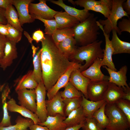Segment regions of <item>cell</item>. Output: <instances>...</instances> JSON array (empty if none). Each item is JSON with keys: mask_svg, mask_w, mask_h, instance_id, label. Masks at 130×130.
<instances>
[{"mask_svg": "<svg viewBox=\"0 0 130 130\" xmlns=\"http://www.w3.org/2000/svg\"><path fill=\"white\" fill-rule=\"evenodd\" d=\"M34 19L39 20L43 22L45 26L44 31L46 35L51 36L55 31L58 29V25L55 19L46 20L36 17Z\"/></svg>", "mask_w": 130, "mask_h": 130, "instance_id": "8d00e7d4", "label": "cell"}, {"mask_svg": "<svg viewBox=\"0 0 130 130\" xmlns=\"http://www.w3.org/2000/svg\"><path fill=\"white\" fill-rule=\"evenodd\" d=\"M73 27L57 29L51 36L52 39L56 45H57L59 43L67 38L74 37Z\"/></svg>", "mask_w": 130, "mask_h": 130, "instance_id": "1f68e13d", "label": "cell"}, {"mask_svg": "<svg viewBox=\"0 0 130 130\" xmlns=\"http://www.w3.org/2000/svg\"><path fill=\"white\" fill-rule=\"evenodd\" d=\"M46 1L45 0H40L38 3L31 2L30 4L29 11L32 18L34 19L35 17H38L44 19H53L54 16L58 12L48 6L46 4Z\"/></svg>", "mask_w": 130, "mask_h": 130, "instance_id": "8992f818", "label": "cell"}, {"mask_svg": "<svg viewBox=\"0 0 130 130\" xmlns=\"http://www.w3.org/2000/svg\"><path fill=\"white\" fill-rule=\"evenodd\" d=\"M103 42L102 40H97L91 43L76 47L69 60L80 64L85 61V64L82 65L79 69L81 72L85 70L96 59L103 58L104 49L101 47Z\"/></svg>", "mask_w": 130, "mask_h": 130, "instance_id": "7a4b0ae2", "label": "cell"}, {"mask_svg": "<svg viewBox=\"0 0 130 130\" xmlns=\"http://www.w3.org/2000/svg\"><path fill=\"white\" fill-rule=\"evenodd\" d=\"M105 113L109 120L106 130H126L130 128L127 117L115 103L107 104Z\"/></svg>", "mask_w": 130, "mask_h": 130, "instance_id": "5b68a950", "label": "cell"}, {"mask_svg": "<svg viewBox=\"0 0 130 130\" xmlns=\"http://www.w3.org/2000/svg\"><path fill=\"white\" fill-rule=\"evenodd\" d=\"M106 101L104 99L94 101L88 100L83 94L81 106L86 118H92L94 113Z\"/></svg>", "mask_w": 130, "mask_h": 130, "instance_id": "cb8c5ba5", "label": "cell"}, {"mask_svg": "<svg viewBox=\"0 0 130 130\" xmlns=\"http://www.w3.org/2000/svg\"><path fill=\"white\" fill-rule=\"evenodd\" d=\"M45 38V35L43 32L40 29L35 31L33 33L32 38L37 43L41 41Z\"/></svg>", "mask_w": 130, "mask_h": 130, "instance_id": "7bdbcfd3", "label": "cell"}, {"mask_svg": "<svg viewBox=\"0 0 130 130\" xmlns=\"http://www.w3.org/2000/svg\"><path fill=\"white\" fill-rule=\"evenodd\" d=\"M46 104L47 116H53L58 114H60L65 116L64 104L59 91L51 99L46 100Z\"/></svg>", "mask_w": 130, "mask_h": 130, "instance_id": "e0dca14e", "label": "cell"}, {"mask_svg": "<svg viewBox=\"0 0 130 130\" xmlns=\"http://www.w3.org/2000/svg\"><path fill=\"white\" fill-rule=\"evenodd\" d=\"M10 89L8 86H6L3 90L1 94V99L3 111V116L0 123V126L5 127L12 125L11 116L8 114L7 109V104L6 99L10 92Z\"/></svg>", "mask_w": 130, "mask_h": 130, "instance_id": "83f0119b", "label": "cell"}, {"mask_svg": "<svg viewBox=\"0 0 130 130\" xmlns=\"http://www.w3.org/2000/svg\"><path fill=\"white\" fill-rule=\"evenodd\" d=\"M85 117L81 106L72 111L64 120L67 128L83 124L85 121Z\"/></svg>", "mask_w": 130, "mask_h": 130, "instance_id": "603a6c76", "label": "cell"}, {"mask_svg": "<svg viewBox=\"0 0 130 130\" xmlns=\"http://www.w3.org/2000/svg\"><path fill=\"white\" fill-rule=\"evenodd\" d=\"M24 34L27 39L29 42L31 44H32V42L33 39L31 38L28 33L24 31Z\"/></svg>", "mask_w": 130, "mask_h": 130, "instance_id": "f5cc1de1", "label": "cell"}, {"mask_svg": "<svg viewBox=\"0 0 130 130\" xmlns=\"http://www.w3.org/2000/svg\"><path fill=\"white\" fill-rule=\"evenodd\" d=\"M7 38L6 36L0 34V60L4 55L5 44Z\"/></svg>", "mask_w": 130, "mask_h": 130, "instance_id": "ee69618b", "label": "cell"}, {"mask_svg": "<svg viewBox=\"0 0 130 130\" xmlns=\"http://www.w3.org/2000/svg\"><path fill=\"white\" fill-rule=\"evenodd\" d=\"M74 2L75 4L84 7L85 10L89 11L94 6L100 3L101 0H77Z\"/></svg>", "mask_w": 130, "mask_h": 130, "instance_id": "ab89813d", "label": "cell"}, {"mask_svg": "<svg viewBox=\"0 0 130 130\" xmlns=\"http://www.w3.org/2000/svg\"><path fill=\"white\" fill-rule=\"evenodd\" d=\"M17 43L7 38L4 55L0 60V67L3 70L10 66L18 57Z\"/></svg>", "mask_w": 130, "mask_h": 130, "instance_id": "8fae6325", "label": "cell"}, {"mask_svg": "<svg viewBox=\"0 0 130 130\" xmlns=\"http://www.w3.org/2000/svg\"><path fill=\"white\" fill-rule=\"evenodd\" d=\"M64 113L66 117L73 111L81 106L82 97L73 98H63Z\"/></svg>", "mask_w": 130, "mask_h": 130, "instance_id": "d590c367", "label": "cell"}, {"mask_svg": "<svg viewBox=\"0 0 130 130\" xmlns=\"http://www.w3.org/2000/svg\"><path fill=\"white\" fill-rule=\"evenodd\" d=\"M9 34L7 38L17 43L20 41L21 38L22 32L13 27L8 23L6 25Z\"/></svg>", "mask_w": 130, "mask_h": 130, "instance_id": "74e56055", "label": "cell"}, {"mask_svg": "<svg viewBox=\"0 0 130 130\" xmlns=\"http://www.w3.org/2000/svg\"><path fill=\"white\" fill-rule=\"evenodd\" d=\"M112 38L110 41L113 50V55L122 53L130 54V43L120 39L115 30H112Z\"/></svg>", "mask_w": 130, "mask_h": 130, "instance_id": "d4e9b609", "label": "cell"}, {"mask_svg": "<svg viewBox=\"0 0 130 130\" xmlns=\"http://www.w3.org/2000/svg\"><path fill=\"white\" fill-rule=\"evenodd\" d=\"M97 18L94 14L91 13L85 20L73 27L76 45L80 46H84L97 40L100 29L97 22Z\"/></svg>", "mask_w": 130, "mask_h": 130, "instance_id": "3957f363", "label": "cell"}, {"mask_svg": "<svg viewBox=\"0 0 130 130\" xmlns=\"http://www.w3.org/2000/svg\"><path fill=\"white\" fill-rule=\"evenodd\" d=\"M16 124L8 126H0V130H28L27 128L32 124H34L31 119L24 118L19 116L17 117Z\"/></svg>", "mask_w": 130, "mask_h": 130, "instance_id": "4dcf8cb0", "label": "cell"}, {"mask_svg": "<svg viewBox=\"0 0 130 130\" xmlns=\"http://www.w3.org/2000/svg\"><path fill=\"white\" fill-rule=\"evenodd\" d=\"M41 51V48L33 57V74L35 80L38 83L42 81V68L40 57Z\"/></svg>", "mask_w": 130, "mask_h": 130, "instance_id": "d6a6232c", "label": "cell"}, {"mask_svg": "<svg viewBox=\"0 0 130 130\" xmlns=\"http://www.w3.org/2000/svg\"><path fill=\"white\" fill-rule=\"evenodd\" d=\"M102 59L98 58L96 59L88 68L81 72L82 74L91 81L108 80L109 76L105 75L101 70Z\"/></svg>", "mask_w": 130, "mask_h": 130, "instance_id": "9a60e30c", "label": "cell"}, {"mask_svg": "<svg viewBox=\"0 0 130 130\" xmlns=\"http://www.w3.org/2000/svg\"><path fill=\"white\" fill-rule=\"evenodd\" d=\"M63 91H60V95L63 98H73L82 97L83 94L77 90L69 81L64 87Z\"/></svg>", "mask_w": 130, "mask_h": 130, "instance_id": "836d02e7", "label": "cell"}, {"mask_svg": "<svg viewBox=\"0 0 130 130\" xmlns=\"http://www.w3.org/2000/svg\"><path fill=\"white\" fill-rule=\"evenodd\" d=\"M84 123L71 127L66 128L64 130H79L83 126Z\"/></svg>", "mask_w": 130, "mask_h": 130, "instance_id": "816d5d0a", "label": "cell"}, {"mask_svg": "<svg viewBox=\"0 0 130 130\" xmlns=\"http://www.w3.org/2000/svg\"><path fill=\"white\" fill-rule=\"evenodd\" d=\"M38 84L35 79L33 70H29L19 79L15 90L16 91L23 89H35Z\"/></svg>", "mask_w": 130, "mask_h": 130, "instance_id": "484cf974", "label": "cell"}, {"mask_svg": "<svg viewBox=\"0 0 130 130\" xmlns=\"http://www.w3.org/2000/svg\"><path fill=\"white\" fill-rule=\"evenodd\" d=\"M32 49V57H33L35 55L37 52V51L39 49V47H35L32 44H31Z\"/></svg>", "mask_w": 130, "mask_h": 130, "instance_id": "db71d44e", "label": "cell"}, {"mask_svg": "<svg viewBox=\"0 0 130 130\" xmlns=\"http://www.w3.org/2000/svg\"><path fill=\"white\" fill-rule=\"evenodd\" d=\"M2 87V86H1L0 84V91H1V90Z\"/></svg>", "mask_w": 130, "mask_h": 130, "instance_id": "11a10c76", "label": "cell"}, {"mask_svg": "<svg viewBox=\"0 0 130 130\" xmlns=\"http://www.w3.org/2000/svg\"><path fill=\"white\" fill-rule=\"evenodd\" d=\"M66 117L60 114L53 116H48L45 122L38 124L46 126L49 130H64L67 128L63 121Z\"/></svg>", "mask_w": 130, "mask_h": 130, "instance_id": "44dd1931", "label": "cell"}, {"mask_svg": "<svg viewBox=\"0 0 130 130\" xmlns=\"http://www.w3.org/2000/svg\"><path fill=\"white\" fill-rule=\"evenodd\" d=\"M50 1L56 4L63 8L65 12L71 16L77 19L80 22H82L86 20L91 15V13L89 11L79 10L74 7L68 6L65 4L62 0H51Z\"/></svg>", "mask_w": 130, "mask_h": 130, "instance_id": "d6986e66", "label": "cell"}, {"mask_svg": "<svg viewBox=\"0 0 130 130\" xmlns=\"http://www.w3.org/2000/svg\"><path fill=\"white\" fill-rule=\"evenodd\" d=\"M35 90L36 94V114L40 123H42L46 121L48 116L46 100V90L43 81L38 83Z\"/></svg>", "mask_w": 130, "mask_h": 130, "instance_id": "52a82bcc", "label": "cell"}, {"mask_svg": "<svg viewBox=\"0 0 130 130\" xmlns=\"http://www.w3.org/2000/svg\"><path fill=\"white\" fill-rule=\"evenodd\" d=\"M32 0H12V5L16 9L19 21L21 26L26 23L33 22L35 20L29 14L28 7Z\"/></svg>", "mask_w": 130, "mask_h": 130, "instance_id": "7c38bea8", "label": "cell"}, {"mask_svg": "<svg viewBox=\"0 0 130 130\" xmlns=\"http://www.w3.org/2000/svg\"><path fill=\"white\" fill-rule=\"evenodd\" d=\"M29 128L30 130H49L46 126H42L38 124H32Z\"/></svg>", "mask_w": 130, "mask_h": 130, "instance_id": "7dc6e473", "label": "cell"}, {"mask_svg": "<svg viewBox=\"0 0 130 130\" xmlns=\"http://www.w3.org/2000/svg\"><path fill=\"white\" fill-rule=\"evenodd\" d=\"M76 45L75 39L72 37L64 39L56 45L61 53L69 59L76 47Z\"/></svg>", "mask_w": 130, "mask_h": 130, "instance_id": "4316f807", "label": "cell"}, {"mask_svg": "<svg viewBox=\"0 0 130 130\" xmlns=\"http://www.w3.org/2000/svg\"><path fill=\"white\" fill-rule=\"evenodd\" d=\"M125 94L122 98L130 101V87L126 88L124 90Z\"/></svg>", "mask_w": 130, "mask_h": 130, "instance_id": "f907efd6", "label": "cell"}, {"mask_svg": "<svg viewBox=\"0 0 130 130\" xmlns=\"http://www.w3.org/2000/svg\"><path fill=\"white\" fill-rule=\"evenodd\" d=\"M20 105L36 114V94L35 89H23L16 91Z\"/></svg>", "mask_w": 130, "mask_h": 130, "instance_id": "ba28073f", "label": "cell"}, {"mask_svg": "<svg viewBox=\"0 0 130 130\" xmlns=\"http://www.w3.org/2000/svg\"><path fill=\"white\" fill-rule=\"evenodd\" d=\"M82 65L80 63L74 62L59 78L55 84L47 91L46 95L48 100H50L69 81L70 75L74 70L79 69Z\"/></svg>", "mask_w": 130, "mask_h": 130, "instance_id": "30bf717a", "label": "cell"}, {"mask_svg": "<svg viewBox=\"0 0 130 130\" xmlns=\"http://www.w3.org/2000/svg\"><path fill=\"white\" fill-rule=\"evenodd\" d=\"M122 4V7L124 10L128 15L130 14V0H127Z\"/></svg>", "mask_w": 130, "mask_h": 130, "instance_id": "681fc988", "label": "cell"}, {"mask_svg": "<svg viewBox=\"0 0 130 130\" xmlns=\"http://www.w3.org/2000/svg\"><path fill=\"white\" fill-rule=\"evenodd\" d=\"M97 23L100 29L103 31L105 40V47L104 50L103 56L102 59L101 66H106L113 71H117L112 60L113 50L111 41L109 39L110 36L105 33L103 29V26L99 23L98 21H97Z\"/></svg>", "mask_w": 130, "mask_h": 130, "instance_id": "2e32d148", "label": "cell"}, {"mask_svg": "<svg viewBox=\"0 0 130 130\" xmlns=\"http://www.w3.org/2000/svg\"><path fill=\"white\" fill-rule=\"evenodd\" d=\"M0 34L8 38L9 34L6 25L0 23Z\"/></svg>", "mask_w": 130, "mask_h": 130, "instance_id": "bcb514c9", "label": "cell"}, {"mask_svg": "<svg viewBox=\"0 0 130 130\" xmlns=\"http://www.w3.org/2000/svg\"><path fill=\"white\" fill-rule=\"evenodd\" d=\"M45 37L41 41L40 57L42 81L48 91L74 62L61 53L51 36L46 35Z\"/></svg>", "mask_w": 130, "mask_h": 130, "instance_id": "6da1fadb", "label": "cell"}, {"mask_svg": "<svg viewBox=\"0 0 130 130\" xmlns=\"http://www.w3.org/2000/svg\"><path fill=\"white\" fill-rule=\"evenodd\" d=\"M115 104L124 113L130 123V101L122 98L117 100Z\"/></svg>", "mask_w": 130, "mask_h": 130, "instance_id": "f35d334b", "label": "cell"}, {"mask_svg": "<svg viewBox=\"0 0 130 130\" xmlns=\"http://www.w3.org/2000/svg\"><path fill=\"white\" fill-rule=\"evenodd\" d=\"M5 10L0 7V23L6 25L7 22L5 15Z\"/></svg>", "mask_w": 130, "mask_h": 130, "instance_id": "f6af8a7d", "label": "cell"}, {"mask_svg": "<svg viewBox=\"0 0 130 130\" xmlns=\"http://www.w3.org/2000/svg\"><path fill=\"white\" fill-rule=\"evenodd\" d=\"M118 27L121 33L123 32H127L130 33V18L127 19L124 18L121 21L119 22Z\"/></svg>", "mask_w": 130, "mask_h": 130, "instance_id": "b9f144b4", "label": "cell"}, {"mask_svg": "<svg viewBox=\"0 0 130 130\" xmlns=\"http://www.w3.org/2000/svg\"><path fill=\"white\" fill-rule=\"evenodd\" d=\"M126 130H129V129H128Z\"/></svg>", "mask_w": 130, "mask_h": 130, "instance_id": "9f6ffc18", "label": "cell"}, {"mask_svg": "<svg viewBox=\"0 0 130 130\" xmlns=\"http://www.w3.org/2000/svg\"><path fill=\"white\" fill-rule=\"evenodd\" d=\"M125 0H112V6L110 13L108 18L105 20L100 19L98 21L103 26L105 33L110 36V32L114 30L119 35L121 33L117 26L118 20L124 16L129 18V15L123 9V3Z\"/></svg>", "mask_w": 130, "mask_h": 130, "instance_id": "277c9868", "label": "cell"}, {"mask_svg": "<svg viewBox=\"0 0 130 130\" xmlns=\"http://www.w3.org/2000/svg\"><path fill=\"white\" fill-rule=\"evenodd\" d=\"M5 15L8 23L22 32L23 31L18 13L12 5H10L6 9Z\"/></svg>", "mask_w": 130, "mask_h": 130, "instance_id": "f1b7e54d", "label": "cell"}, {"mask_svg": "<svg viewBox=\"0 0 130 130\" xmlns=\"http://www.w3.org/2000/svg\"><path fill=\"white\" fill-rule=\"evenodd\" d=\"M7 103L8 110L9 111L18 113L25 118L32 119L35 124H38L40 123L36 114L24 106L18 105L13 98H10Z\"/></svg>", "mask_w": 130, "mask_h": 130, "instance_id": "ac0fdd59", "label": "cell"}, {"mask_svg": "<svg viewBox=\"0 0 130 130\" xmlns=\"http://www.w3.org/2000/svg\"><path fill=\"white\" fill-rule=\"evenodd\" d=\"M107 104L105 102L94 113L92 116L98 126L103 129H106L109 123V119L105 113V108Z\"/></svg>", "mask_w": 130, "mask_h": 130, "instance_id": "f546056e", "label": "cell"}, {"mask_svg": "<svg viewBox=\"0 0 130 130\" xmlns=\"http://www.w3.org/2000/svg\"><path fill=\"white\" fill-rule=\"evenodd\" d=\"M85 130H106L101 129L97 125L96 122L93 118H86L81 128Z\"/></svg>", "mask_w": 130, "mask_h": 130, "instance_id": "60d3db41", "label": "cell"}, {"mask_svg": "<svg viewBox=\"0 0 130 130\" xmlns=\"http://www.w3.org/2000/svg\"><path fill=\"white\" fill-rule=\"evenodd\" d=\"M125 92L123 89L116 84L109 82L108 85L102 98L107 104H112L122 98Z\"/></svg>", "mask_w": 130, "mask_h": 130, "instance_id": "ffe728a7", "label": "cell"}, {"mask_svg": "<svg viewBox=\"0 0 130 130\" xmlns=\"http://www.w3.org/2000/svg\"><path fill=\"white\" fill-rule=\"evenodd\" d=\"M99 4L95 5L90 10L101 13L105 18L109 17L111 11L112 6L111 0H101Z\"/></svg>", "mask_w": 130, "mask_h": 130, "instance_id": "e575fe53", "label": "cell"}, {"mask_svg": "<svg viewBox=\"0 0 130 130\" xmlns=\"http://www.w3.org/2000/svg\"><path fill=\"white\" fill-rule=\"evenodd\" d=\"M54 18L57 24L58 29L72 28L80 22L77 19L65 12H58Z\"/></svg>", "mask_w": 130, "mask_h": 130, "instance_id": "7402d4cb", "label": "cell"}, {"mask_svg": "<svg viewBox=\"0 0 130 130\" xmlns=\"http://www.w3.org/2000/svg\"><path fill=\"white\" fill-rule=\"evenodd\" d=\"M12 5V0H0V7L6 9L10 5Z\"/></svg>", "mask_w": 130, "mask_h": 130, "instance_id": "c3c4849f", "label": "cell"}, {"mask_svg": "<svg viewBox=\"0 0 130 130\" xmlns=\"http://www.w3.org/2000/svg\"><path fill=\"white\" fill-rule=\"evenodd\" d=\"M84 130V129H82V130Z\"/></svg>", "mask_w": 130, "mask_h": 130, "instance_id": "6f0895ef", "label": "cell"}, {"mask_svg": "<svg viewBox=\"0 0 130 130\" xmlns=\"http://www.w3.org/2000/svg\"><path fill=\"white\" fill-rule=\"evenodd\" d=\"M108 71L110 76L108 79L109 82L113 83L124 90L129 86L127 83L126 74L128 70L127 66L124 65L118 71H113L106 66H103Z\"/></svg>", "mask_w": 130, "mask_h": 130, "instance_id": "5bb4252c", "label": "cell"}, {"mask_svg": "<svg viewBox=\"0 0 130 130\" xmlns=\"http://www.w3.org/2000/svg\"><path fill=\"white\" fill-rule=\"evenodd\" d=\"M69 81L81 92L86 99H88L87 90L90 80L82 74L79 69H75L72 72Z\"/></svg>", "mask_w": 130, "mask_h": 130, "instance_id": "4fadbf2b", "label": "cell"}, {"mask_svg": "<svg viewBox=\"0 0 130 130\" xmlns=\"http://www.w3.org/2000/svg\"><path fill=\"white\" fill-rule=\"evenodd\" d=\"M108 83L107 80L99 81H90L87 90V94L90 100L97 101L102 100Z\"/></svg>", "mask_w": 130, "mask_h": 130, "instance_id": "9c48e42d", "label": "cell"}]
</instances>
